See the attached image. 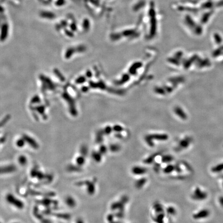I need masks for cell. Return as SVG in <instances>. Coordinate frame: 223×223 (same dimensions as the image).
<instances>
[{
  "label": "cell",
  "mask_w": 223,
  "mask_h": 223,
  "mask_svg": "<svg viewBox=\"0 0 223 223\" xmlns=\"http://www.w3.org/2000/svg\"><path fill=\"white\" fill-rule=\"evenodd\" d=\"M218 182H219V185H221V187L223 189V175H221L218 176Z\"/></svg>",
  "instance_id": "obj_9"
},
{
  "label": "cell",
  "mask_w": 223,
  "mask_h": 223,
  "mask_svg": "<svg viewBox=\"0 0 223 223\" xmlns=\"http://www.w3.org/2000/svg\"><path fill=\"white\" fill-rule=\"evenodd\" d=\"M190 196L191 199L193 201L195 202H201L208 199L209 193L203 187L197 185L192 188Z\"/></svg>",
  "instance_id": "obj_2"
},
{
  "label": "cell",
  "mask_w": 223,
  "mask_h": 223,
  "mask_svg": "<svg viewBox=\"0 0 223 223\" xmlns=\"http://www.w3.org/2000/svg\"><path fill=\"white\" fill-rule=\"evenodd\" d=\"M211 215V210L207 208H203L196 210L192 215V218L195 221H202L209 218Z\"/></svg>",
  "instance_id": "obj_3"
},
{
  "label": "cell",
  "mask_w": 223,
  "mask_h": 223,
  "mask_svg": "<svg viewBox=\"0 0 223 223\" xmlns=\"http://www.w3.org/2000/svg\"><path fill=\"white\" fill-rule=\"evenodd\" d=\"M194 173L193 167L187 162L179 161L175 162V167L171 177L178 180H183L189 178Z\"/></svg>",
  "instance_id": "obj_1"
},
{
  "label": "cell",
  "mask_w": 223,
  "mask_h": 223,
  "mask_svg": "<svg viewBox=\"0 0 223 223\" xmlns=\"http://www.w3.org/2000/svg\"></svg>",
  "instance_id": "obj_11"
},
{
  "label": "cell",
  "mask_w": 223,
  "mask_h": 223,
  "mask_svg": "<svg viewBox=\"0 0 223 223\" xmlns=\"http://www.w3.org/2000/svg\"><path fill=\"white\" fill-rule=\"evenodd\" d=\"M16 170V167L14 165H10L8 166L0 167V174L5 173H10L14 172Z\"/></svg>",
  "instance_id": "obj_6"
},
{
  "label": "cell",
  "mask_w": 223,
  "mask_h": 223,
  "mask_svg": "<svg viewBox=\"0 0 223 223\" xmlns=\"http://www.w3.org/2000/svg\"><path fill=\"white\" fill-rule=\"evenodd\" d=\"M18 161L19 163L21 165H25L27 163V159L24 156V155H21L18 159Z\"/></svg>",
  "instance_id": "obj_7"
},
{
  "label": "cell",
  "mask_w": 223,
  "mask_h": 223,
  "mask_svg": "<svg viewBox=\"0 0 223 223\" xmlns=\"http://www.w3.org/2000/svg\"><path fill=\"white\" fill-rule=\"evenodd\" d=\"M210 172L212 174L217 176L223 175V162L214 165L211 168Z\"/></svg>",
  "instance_id": "obj_5"
},
{
  "label": "cell",
  "mask_w": 223,
  "mask_h": 223,
  "mask_svg": "<svg viewBox=\"0 0 223 223\" xmlns=\"http://www.w3.org/2000/svg\"><path fill=\"white\" fill-rule=\"evenodd\" d=\"M0 223H1V222H0Z\"/></svg>",
  "instance_id": "obj_12"
},
{
  "label": "cell",
  "mask_w": 223,
  "mask_h": 223,
  "mask_svg": "<svg viewBox=\"0 0 223 223\" xmlns=\"http://www.w3.org/2000/svg\"><path fill=\"white\" fill-rule=\"evenodd\" d=\"M17 146L20 147H22L24 145V142L22 140H19V141L17 142Z\"/></svg>",
  "instance_id": "obj_10"
},
{
  "label": "cell",
  "mask_w": 223,
  "mask_h": 223,
  "mask_svg": "<svg viewBox=\"0 0 223 223\" xmlns=\"http://www.w3.org/2000/svg\"><path fill=\"white\" fill-rule=\"evenodd\" d=\"M6 199L8 203L13 205L17 208L19 209H22L24 207V203L22 201H21L17 198L15 197L11 194H8L6 197Z\"/></svg>",
  "instance_id": "obj_4"
},
{
  "label": "cell",
  "mask_w": 223,
  "mask_h": 223,
  "mask_svg": "<svg viewBox=\"0 0 223 223\" xmlns=\"http://www.w3.org/2000/svg\"><path fill=\"white\" fill-rule=\"evenodd\" d=\"M217 201H218L219 206L223 208V195L219 196L218 198V199H217Z\"/></svg>",
  "instance_id": "obj_8"
}]
</instances>
